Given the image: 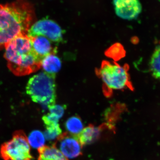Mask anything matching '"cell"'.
<instances>
[{
  "instance_id": "obj_1",
  "label": "cell",
  "mask_w": 160,
  "mask_h": 160,
  "mask_svg": "<svg viewBox=\"0 0 160 160\" xmlns=\"http://www.w3.org/2000/svg\"><path fill=\"white\" fill-rule=\"evenodd\" d=\"M35 17L34 7L26 0L0 4V50L18 36L27 34Z\"/></svg>"
},
{
  "instance_id": "obj_2",
  "label": "cell",
  "mask_w": 160,
  "mask_h": 160,
  "mask_svg": "<svg viewBox=\"0 0 160 160\" xmlns=\"http://www.w3.org/2000/svg\"><path fill=\"white\" fill-rule=\"evenodd\" d=\"M4 57L10 71L18 76L33 73L42 67V59L35 52L31 38L27 34L18 36L6 44Z\"/></svg>"
},
{
  "instance_id": "obj_3",
  "label": "cell",
  "mask_w": 160,
  "mask_h": 160,
  "mask_svg": "<svg viewBox=\"0 0 160 160\" xmlns=\"http://www.w3.org/2000/svg\"><path fill=\"white\" fill-rule=\"evenodd\" d=\"M127 64L121 66L116 62L103 61L99 69L96 70V74L104 83L103 92L107 97L111 96L112 90L129 89L133 90L129 73Z\"/></svg>"
},
{
  "instance_id": "obj_4",
  "label": "cell",
  "mask_w": 160,
  "mask_h": 160,
  "mask_svg": "<svg viewBox=\"0 0 160 160\" xmlns=\"http://www.w3.org/2000/svg\"><path fill=\"white\" fill-rule=\"evenodd\" d=\"M56 74L41 72L30 78L26 92L34 102L49 109L55 104L56 99Z\"/></svg>"
},
{
  "instance_id": "obj_5",
  "label": "cell",
  "mask_w": 160,
  "mask_h": 160,
  "mask_svg": "<svg viewBox=\"0 0 160 160\" xmlns=\"http://www.w3.org/2000/svg\"><path fill=\"white\" fill-rule=\"evenodd\" d=\"M1 157L4 160H32L31 147L22 132H15L12 138L2 145Z\"/></svg>"
},
{
  "instance_id": "obj_6",
  "label": "cell",
  "mask_w": 160,
  "mask_h": 160,
  "mask_svg": "<svg viewBox=\"0 0 160 160\" xmlns=\"http://www.w3.org/2000/svg\"><path fill=\"white\" fill-rule=\"evenodd\" d=\"M63 31L54 21L44 19L33 23L29 28L27 35L32 38L42 36L54 42L59 43L63 40Z\"/></svg>"
},
{
  "instance_id": "obj_7",
  "label": "cell",
  "mask_w": 160,
  "mask_h": 160,
  "mask_svg": "<svg viewBox=\"0 0 160 160\" xmlns=\"http://www.w3.org/2000/svg\"><path fill=\"white\" fill-rule=\"evenodd\" d=\"M66 158H74L82 154V146L78 139L77 136L65 132L57 138L54 145Z\"/></svg>"
},
{
  "instance_id": "obj_8",
  "label": "cell",
  "mask_w": 160,
  "mask_h": 160,
  "mask_svg": "<svg viewBox=\"0 0 160 160\" xmlns=\"http://www.w3.org/2000/svg\"><path fill=\"white\" fill-rule=\"evenodd\" d=\"M113 4L116 14L123 19H134L142 12L139 0H113Z\"/></svg>"
},
{
  "instance_id": "obj_9",
  "label": "cell",
  "mask_w": 160,
  "mask_h": 160,
  "mask_svg": "<svg viewBox=\"0 0 160 160\" xmlns=\"http://www.w3.org/2000/svg\"><path fill=\"white\" fill-rule=\"evenodd\" d=\"M114 128L112 125L105 124L98 127L89 125L84 128L78 135L77 137L82 146H86L98 141L102 137L103 132L106 129Z\"/></svg>"
},
{
  "instance_id": "obj_10",
  "label": "cell",
  "mask_w": 160,
  "mask_h": 160,
  "mask_svg": "<svg viewBox=\"0 0 160 160\" xmlns=\"http://www.w3.org/2000/svg\"><path fill=\"white\" fill-rule=\"evenodd\" d=\"M31 38L33 50L42 59L48 55L56 53V48L52 47L50 40L47 38L39 36Z\"/></svg>"
},
{
  "instance_id": "obj_11",
  "label": "cell",
  "mask_w": 160,
  "mask_h": 160,
  "mask_svg": "<svg viewBox=\"0 0 160 160\" xmlns=\"http://www.w3.org/2000/svg\"><path fill=\"white\" fill-rule=\"evenodd\" d=\"M38 152V160H68L54 145L44 146Z\"/></svg>"
},
{
  "instance_id": "obj_12",
  "label": "cell",
  "mask_w": 160,
  "mask_h": 160,
  "mask_svg": "<svg viewBox=\"0 0 160 160\" xmlns=\"http://www.w3.org/2000/svg\"><path fill=\"white\" fill-rule=\"evenodd\" d=\"M56 54L52 53L45 57L42 61V66L45 72L56 74L62 67L61 60Z\"/></svg>"
},
{
  "instance_id": "obj_13",
  "label": "cell",
  "mask_w": 160,
  "mask_h": 160,
  "mask_svg": "<svg viewBox=\"0 0 160 160\" xmlns=\"http://www.w3.org/2000/svg\"><path fill=\"white\" fill-rule=\"evenodd\" d=\"M149 68L152 76L160 80V43L156 46L152 55Z\"/></svg>"
},
{
  "instance_id": "obj_14",
  "label": "cell",
  "mask_w": 160,
  "mask_h": 160,
  "mask_svg": "<svg viewBox=\"0 0 160 160\" xmlns=\"http://www.w3.org/2000/svg\"><path fill=\"white\" fill-rule=\"evenodd\" d=\"M28 143L30 147L38 150L45 146L46 138L44 133L40 130L32 132L27 137Z\"/></svg>"
},
{
  "instance_id": "obj_15",
  "label": "cell",
  "mask_w": 160,
  "mask_h": 160,
  "mask_svg": "<svg viewBox=\"0 0 160 160\" xmlns=\"http://www.w3.org/2000/svg\"><path fill=\"white\" fill-rule=\"evenodd\" d=\"M65 127L68 133L74 136H78L84 129L82 120L78 116L69 118L65 123Z\"/></svg>"
},
{
  "instance_id": "obj_16",
  "label": "cell",
  "mask_w": 160,
  "mask_h": 160,
  "mask_svg": "<svg viewBox=\"0 0 160 160\" xmlns=\"http://www.w3.org/2000/svg\"><path fill=\"white\" fill-rule=\"evenodd\" d=\"M105 54L107 57L111 58L114 61H117L125 56L126 51L122 44L116 43L106 50Z\"/></svg>"
},
{
  "instance_id": "obj_17",
  "label": "cell",
  "mask_w": 160,
  "mask_h": 160,
  "mask_svg": "<svg viewBox=\"0 0 160 160\" xmlns=\"http://www.w3.org/2000/svg\"><path fill=\"white\" fill-rule=\"evenodd\" d=\"M46 130L44 132L46 139L53 140L57 139L62 134L59 124H53L46 126Z\"/></svg>"
},
{
  "instance_id": "obj_18",
  "label": "cell",
  "mask_w": 160,
  "mask_h": 160,
  "mask_svg": "<svg viewBox=\"0 0 160 160\" xmlns=\"http://www.w3.org/2000/svg\"><path fill=\"white\" fill-rule=\"evenodd\" d=\"M66 107L65 105L62 106L55 104L49 108V113L55 115L60 119L64 114Z\"/></svg>"
}]
</instances>
